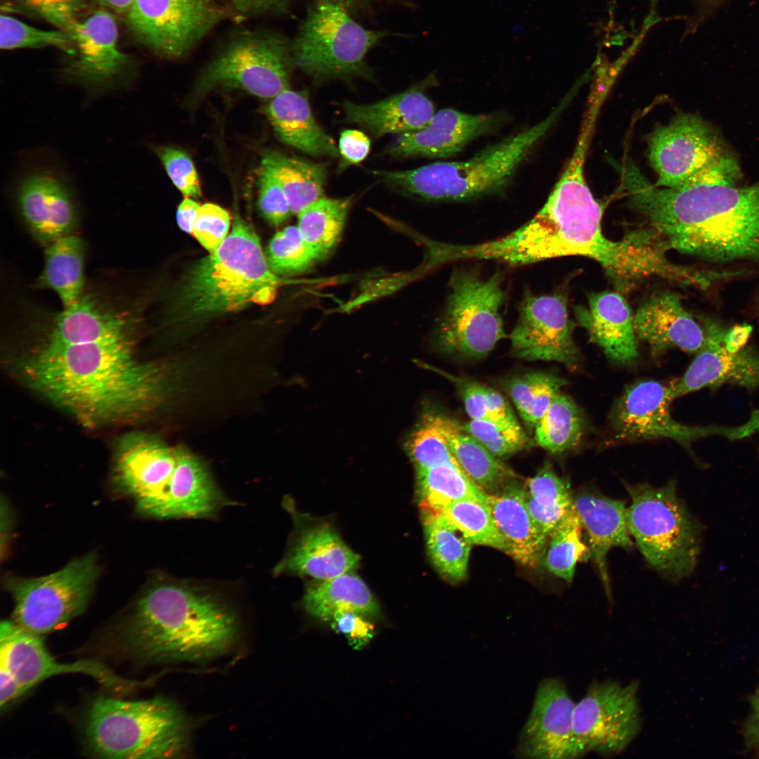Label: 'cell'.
<instances>
[{"mask_svg":"<svg viewBox=\"0 0 759 759\" xmlns=\"http://www.w3.org/2000/svg\"><path fill=\"white\" fill-rule=\"evenodd\" d=\"M358 563V555L332 527L319 525L301 534L278 569L327 580L350 572Z\"/></svg>","mask_w":759,"mask_h":759,"instance_id":"1f68e13d","label":"cell"},{"mask_svg":"<svg viewBox=\"0 0 759 759\" xmlns=\"http://www.w3.org/2000/svg\"><path fill=\"white\" fill-rule=\"evenodd\" d=\"M344 9L353 17L371 15L377 6L388 0H325Z\"/></svg>","mask_w":759,"mask_h":759,"instance_id":"91938a15","label":"cell"},{"mask_svg":"<svg viewBox=\"0 0 759 759\" xmlns=\"http://www.w3.org/2000/svg\"><path fill=\"white\" fill-rule=\"evenodd\" d=\"M738 174L729 155L677 188L652 185L632 163L622 169L630 206L670 249L719 263L759 261V181L740 187Z\"/></svg>","mask_w":759,"mask_h":759,"instance_id":"6da1fadb","label":"cell"},{"mask_svg":"<svg viewBox=\"0 0 759 759\" xmlns=\"http://www.w3.org/2000/svg\"><path fill=\"white\" fill-rule=\"evenodd\" d=\"M362 616L352 611H338L329 620H332L334 629L346 635L355 646H360L373 635V626Z\"/></svg>","mask_w":759,"mask_h":759,"instance_id":"11a10c76","label":"cell"},{"mask_svg":"<svg viewBox=\"0 0 759 759\" xmlns=\"http://www.w3.org/2000/svg\"><path fill=\"white\" fill-rule=\"evenodd\" d=\"M576 703L559 678L543 680L514 753L529 759H570L584 755L573 732Z\"/></svg>","mask_w":759,"mask_h":759,"instance_id":"ffe728a7","label":"cell"},{"mask_svg":"<svg viewBox=\"0 0 759 759\" xmlns=\"http://www.w3.org/2000/svg\"><path fill=\"white\" fill-rule=\"evenodd\" d=\"M188 734L184 713L162 697L129 701L99 696L85 717L86 744L100 758H174L186 748Z\"/></svg>","mask_w":759,"mask_h":759,"instance_id":"52a82bcc","label":"cell"},{"mask_svg":"<svg viewBox=\"0 0 759 759\" xmlns=\"http://www.w3.org/2000/svg\"><path fill=\"white\" fill-rule=\"evenodd\" d=\"M587 148L577 143L545 204L528 222L505 236L472 245L471 257L517 266L564 256L597 260L609 239L602 231L604 207L584 176Z\"/></svg>","mask_w":759,"mask_h":759,"instance_id":"277c9868","label":"cell"},{"mask_svg":"<svg viewBox=\"0 0 759 759\" xmlns=\"http://www.w3.org/2000/svg\"><path fill=\"white\" fill-rule=\"evenodd\" d=\"M155 152L168 176L186 197L199 198L201 188L199 177L190 157L184 151L172 147H160Z\"/></svg>","mask_w":759,"mask_h":759,"instance_id":"f907efd6","label":"cell"},{"mask_svg":"<svg viewBox=\"0 0 759 759\" xmlns=\"http://www.w3.org/2000/svg\"><path fill=\"white\" fill-rule=\"evenodd\" d=\"M238 633L235 613L217 595L163 580L139 597L119 641L127 655L143 661H202L226 652Z\"/></svg>","mask_w":759,"mask_h":759,"instance_id":"3957f363","label":"cell"},{"mask_svg":"<svg viewBox=\"0 0 759 759\" xmlns=\"http://www.w3.org/2000/svg\"><path fill=\"white\" fill-rule=\"evenodd\" d=\"M567 381L545 372H531L510 379L507 391L529 428H535L554 397Z\"/></svg>","mask_w":759,"mask_h":759,"instance_id":"b9f144b4","label":"cell"},{"mask_svg":"<svg viewBox=\"0 0 759 759\" xmlns=\"http://www.w3.org/2000/svg\"><path fill=\"white\" fill-rule=\"evenodd\" d=\"M649 159L655 185L677 188L694 180L728 154L719 135L701 118L682 114L649 136Z\"/></svg>","mask_w":759,"mask_h":759,"instance_id":"2e32d148","label":"cell"},{"mask_svg":"<svg viewBox=\"0 0 759 759\" xmlns=\"http://www.w3.org/2000/svg\"><path fill=\"white\" fill-rule=\"evenodd\" d=\"M427 368L441 375L457 388L467 415L471 419L493 421L517 420L502 394L478 382L459 377L441 369L424 365Z\"/></svg>","mask_w":759,"mask_h":759,"instance_id":"bcb514c9","label":"cell"},{"mask_svg":"<svg viewBox=\"0 0 759 759\" xmlns=\"http://www.w3.org/2000/svg\"><path fill=\"white\" fill-rule=\"evenodd\" d=\"M393 35L364 27L331 2L314 0L291 42L293 63L318 83L355 77L372 81L374 73L365 56L383 39Z\"/></svg>","mask_w":759,"mask_h":759,"instance_id":"9c48e42d","label":"cell"},{"mask_svg":"<svg viewBox=\"0 0 759 759\" xmlns=\"http://www.w3.org/2000/svg\"><path fill=\"white\" fill-rule=\"evenodd\" d=\"M67 32L75 56L68 73L72 80L82 84L90 97L122 86L129 59L119 48L117 25L110 12L96 11L85 20H77Z\"/></svg>","mask_w":759,"mask_h":759,"instance_id":"d6986e66","label":"cell"},{"mask_svg":"<svg viewBox=\"0 0 759 759\" xmlns=\"http://www.w3.org/2000/svg\"><path fill=\"white\" fill-rule=\"evenodd\" d=\"M582 528L574 509L552 534L543 555L546 569L567 582L572 580L576 564L591 557L582 540Z\"/></svg>","mask_w":759,"mask_h":759,"instance_id":"7bdbcfd3","label":"cell"},{"mask_svg":"<svg viewBox=\"0 0 759 759\" xmlns=\"http://www.w3.org/2000/svg\"><path fill=\"white\" fill-rule=\"evenodd\" d=\"M370 150V140L363 132L355 129L343 131L339 141L341 160L338 169L343 171L351 164L362 162Z\"/></svg>","mask_w":759,"mask_h":759,"instance_id":"9f6ffc18","label":"cell"},{"mask_svg":"<svg viewBox=\"0 0 759 759\" xmlns=\"http://www.w3.org/2000/svg\"><path fill=\"white\" fill-rule=\"evenodd\" d=\"M488 505L505 545L506 553L522 565L534 567L549 539L534 523L525 500V485L512 479L498 493H489Z\"/></svg>","mask_w":759,"mask_h":759,"instance_id":"f546056e","label":"cell"},{"mask_svg":"<svg viewBox=\"0 0 759 759\" xmlns=\"http://www.w3.org/2000/svg\"><path fill=\"white\" fill-rule=\"evenodd\" d=\"M422 512L427 554L434 567L446 580H464L472 545L440 512Z\"/></svg>","mask_w":759,"mask_h":759,"instance_id":"f35d334b","label":"cell"},{"mask_svg":"<svg viewBox=\"0 0 759 759\" xmlns=\"http://www.w3.org/2000/svg\"><path fill=\"white\" fill-rule=\"evenodd\" d=\"M281 281L270 269L256 233L237 218L220 247L191 271L182 301L192 316L208 317L270 304Z\"/></svg>","mask_w":759,"mask_h":759,"instance_id":"5b68a950","label":"cell"},{"mask_svg":"<svg viewBox=\"0 0 759 759\" xmlns=\"http://www.w3.org/2000/svg\"><path fill=\"white\" fill-rule=\"evenodd\" d=\"M625 487L631 498L628 529L647 562L670 579L688 576L697 563L701 529L679 498L675 481Z\"/></svg>","mask_w":759,"mask_h":759,"instance_id":"ba28073f","label":"cell"},{"mask_svg":"<svg viewBox=\"0 0 759 759\" xmlns=\"http://www.w3.org/2000/svg\"><path fill=\"white\" fill-rule=\"evenodd\" d=\"M303 603L309 614L325 621L338 611H352L370 617L379 614L377 602L368 586L350 572L309 586Z\"/></svg>","mask_w":759,"mask_h":759,"instance_id":"e575fe53","label":"cell"},{"mask_svg":"<svg viewBox=\"0 0 759 759\" xmlns=\"http://www.w3.org/2000/svg\"><path fill=\"white\" fill-rule=\"evenodd\" d=\"M24 692L8 669L0 664V707L4 709L24 694Z\"/></svg>","mask_w":759,"mask_h":759,"instance_id":"6f0895ef","label":"cell"},{"mask_svg":"<svg viewBox=\"0 0 759 759\" xmlns=\"http://www.w3.org/2000/svg\"><path fill=\"white\" fill-rule=\"evenodd\" d=\"M45 246L44 266L35 286L52 290L63 309L70 308L84 293L85 242L70 233Z\"/></svg>","mask_w":759,"mask_h":759,"instance_id":"d6a6232c","label":"cell"},{"mask_svg":"<svg viewBox=\"0 0 759 759\" xmlns=\"http://www.w3.org/2000/svg\"><path fill=\"white\" fill-rule=\"evenodd\" d=\"M98 573L96 557L89 553L49 575L10 580L7 589L14 602L11 620L39 636L56 630L84 611Z\"/></svg>","mask_w":759,"mask_h":759,"instance_id":"7c38bea8","label":"cell"},{"mask_svg":"<svg viewBox=\"0 0 759 759\" xmlns=\"http://www.w3.org/2000/svg\"><path fill=\"white\" fill-rule=\"evenodd\" d=\"M258 183V205L261 215L273 226L284 223L292 214L287 197L277 179L261 164Z\"/></svg>","mask_w":759,"mask_h":759,"instance_id":"f5cc1de1","label":"cell"},{"mask_svg":"<svg viewBox=\"0 0 759 759\" xmlns=\"http://www.w3.org/2000/svg\"><path fill=\"white\" fill-rule=\"evenodd\" d=\"M497 114L472 115L445 108L435 112L427 124L398 135L386 153L393 157H446L455 155L470 141L495 129Z\"/></svg>","mask_w":759,"mask_h":759,"instance_id":"d4e9b609","label":"cell"},{"mask_svg":"<svg viewBox=\"0 0 759 759\" xmlns=\"http://www.w3.org/2000/svg\"><path fill=\"white\" fill-rule=\"evenodd\" d=\"M404 450L415 470L444 463L458 464L441 431L440 413L432 410L422 414L406 439Z\"/></svg>","mask_w":759,"mask_h":759,"instance_id":"ee69618b","label":"cell"},{"mask_svg":"<svg viewBox=\"0 0 759 759\" xmlns=\"http://www.w3.org/2000/svg\"><path fill=\"white\" fill-rule=\"evenodd\" d=\"M35 13L66 32L77 20L82 0H22Z\"/></svg>","mask_w":759,"mask_h":759,"instance_id":"db71d44e","label":"cell"},{"mask_svg":"<svg viewBox=\"0 0 759 759\" xmlns=\"http://www.w3.org/2000/svg\"><path fill=\"white\" fill-rule=\"evenodd\" d=\"M751 715L745 725V737L751 745L759 744V689L751 697Z\"/></svg>","mask_w":759,"mask_h":759,"instance_id":"be15d7a7","label":"cell"},{"mask_svg":"<svg viewBox=\"0 0 759 759\" xmlns=\"http://www.w3.org/2000/svg\"><path fill=\"white\" fill-rule=\"evenodd\" d=\"M695 11L693 15L699 20L708 19L727 0H694Z\"/></svg>","mask_w":759,"mask_h":759,"instance_id":"e7e4bbea","label":"cell"},{"mask_svg":"<svg viewBox=\"0 0 759 759\" xmlns=\"http://www.w3.org/2000/svg\"><path fill=\"white\" fill-rule=\"evenodd\" d=\"M636 336L646 342L654 355L671 348L694 353L703 346L705 333L684 308L680 296L658 293L645 300L633 315Z\"/></svg>","mask_w":759,"mask_h":759,"instance_id":"484cf974","label":"cell"},{"mask_svg":"<svg viewBox=\"0 0 759 759\" xmlns=\"http://www.w3.org/2000/svg\"><path fill=\"white\" fill-rule=\"evenodd\" d=\"M275 135L283 143L314 157H339L332 138L316 122L305 91L287 89L265 108Z\"/></svg>","mask_w":759,"mask_h":759,"instance_id":"4dcf8cb0","label":"cell"},{"mask_svg":"<svg viewBox=\"0 0 759 759\" xmlns=\"http://www.w3.org/2000/svg\"><path fill=\"white\" fill-rule=\"evenodd\" d=\"M534 429L536 443L550 453L559 454L579 444L585 422L576 404L559 391Z\"/></svg>","mask_w":759,"mask_h":759,"instance_id":"60d3db41","label":"cell"},{"mask_svg":"<svg viewBox=\"0 0 759 759\" xmlns=\"http://www.w3.org/2000/svg\"><path fill=\"white\" fill-rule=\"evenodd\" d=\"M0 664L8 669L24 693L51 677L68 673L89 675L113 689H126L131 683L95 660L58 662L45 647L42 636L22 630L11 620L1 623Z\"/></svg>","mask_w":759,"mask_h":759,"instance_id":"44dd1931","label":"cell"},{"mask_svg":"<svg viewBox=\"0 0 759 759\" xmlns=\"http://www.w3.org/2000/svg\"><path fill=\"white\" fill-rule=\"evenodd\" d=\"M757 305H758L757 306V310H758V318H759V302H758V304H757Z\"/></svg>","mask_w":759,"mask_h":759,"instance_id":"003e7915","label":"cell"},{"mask_svg":"<svg viewBox=\"0 0 759 759\" xmlns=\"http://www.w3.org/2000/svg\"><path fill=\"white\" fill-rule=\"evenodd\" d=\"M15 197L28 231L44 245L72 233L77 224V207L69 185L50 170H36L25 176Z\"/></svg>","mask_w":759,"mask_h":759,"instance_id":"603a6c76","label":"cell"},{"mask_svg":"<svg viewBox=\"0 0 759 759\" xmlns=\"http://www.w3.org/2000/svg\"><path fill=\"white\" fill-rule=\"evenodd\" d=\"M440 512L472 545L492 547L506 553V545L488 504L465 500L453 502Z\"/></svg>","mask_w":759,"mask_h":759,"instance_id":"f6af8a7d","label":"cell"},{"mask_svg":"<svg viewBox=\"0 0 759 759\" xmlns=\"http://www.w3.org/2000/svg\"><path fill=\"white\" fill-rule=\"evenodd\" d=\"M422 511L440 512L446 506L471 500L488 504V493L458 464L444 463L415 470Z\"/></svg>","mask_w":759,"mask_h":759,"instance_id":"74e56055","label":"cell"},{"mask_svg":"<svg viewBox=\"0 0 759 759\" xmlns=\"http://www.w3.org/2000/svg\"><path fill=\"white\" fill-rule=\"evenodd\" d=\"M235 8L245 13H262L281 11L289 0H233Z\"/></svg>","mask_w":759,"mask_h":759,"instance_id":"680465c9","label":"cell"},{"mask_svg":"<svg viewBox=\"0 0 759 759\" xmlns=\"http://www.w3.org/2000/svg\"><path fill=\"white\" fill-rule=\"evenodd\" d=\"M564 102L539 123L460 162H439L404 171L372 173L391 190L434 201H463L503 190L518 167L546 134Z\"/></svg>","mask_w":759,"mask_h":759,"instance_id":"8992f818","label":"cell"},{"mask_svg":"<svg viewBox=\"0 0 759 759\" xmlns=\"http://www.w3.org/2000/svg\"><path fill=\"white\" fill-rule=\"evenodd\" d=\"M293 67L291 42L282 35L242 34L226 44L202 70L188 101L196 103L218 87L240 89L271 99L290 88Z\"/></svg>","mask_w":759,"mask_h":759,"instance_id":"8fae6325","label":"cell"},{"mask_svg":"<svg viewBox=\"0 0 759 759\" xmlns=\"http://www.w3.org/2000/svg\"><path fill=\"white\" fill-rule=\"evenodd\" d=\"M103 6L119 14H127L133 0H97Z\"/></svg>","mask_w":759,"mask_h":759,"instance_id":"03108f58","label":"cell"},{"mask_svg":"<svg viewBox=\"0 0 759 759\" xmlns=\"http://www.w3.org/2000/svg\"><path fill=\"white\" fill-rule=\"evenodd\" d=\"M261 164L280 183L293 214L297 215L310 204L324 197L327 180L325 164L269 150L263 152Z\"/></svg>","mask_w":759,"mask_h":759,"instance_id":"d590c367","label":"cell"},{"mask_svg":"<svg viewBox=\"0 0 759 759\" xmlns=\"http://www.w3.org/2000/svg\"><path fill=\"white\" fill-rule=\"evenodd\" d=\"M450 291L434 334L442 353L467 359L488 355L505 337L500 309L505 299L502 275L484 278L460 268L449 280Z\"/></svg>","mask_w":759,"mask_h":759,"instance_id":"30bf717a","label":"cell"},{"mask_svg":"<svg viewBox=\"0 0 759 759\" xmlns=\"http://www.w3.org/2000/svg\"><path fill=\"white\" fill-rule=\"evenodd\" d=\"M266 252L270 269L278 275L304 273L318 261L297 226H287L276 233Z\"/></svg>","mask_w":759,"mask_h":759,"instance_id":"7dc6e473","label":"cell"},{"mask_svg":"<svg viewBox=\"0 0 759 759\" xmlns=\"http://www.w3.org/2000/svg\"><path fill=\"white\" fill-rule=\"evenodd\" d=\"M525 500L534 523L548 539L575 509L569 483L559 476L548 462L528 479Z\"/></svg>","mask_w":759,"mask_h":759,"instance_id":"8d00e7d4","label":"cell"},{"mask_svg":"<svg viewBox=\"0 0 759 759\" xmlns=\"http://www.w3.org/2000/svg\"><path fill=\"white\" fill-rule=\"evenodd\" d=\"M573 504L588 537L591 557L610 595L607 553L614 547L629 549L633 545L628 529L625 503L596 489L585 488L573 495Z\"/></svg>","mask_w":759,"mask_h":759,"instance_id":"f1b7e54d","label":"cell"},{"mask_svg":"<svg viewBox=\"0 0 759 759\" xmlns=\"http://www.w3.org/2000/svg\"><path fill=\"white\" fill-rule=\"evenodd\" d=\"M460 427L499 458L515 454L532 444L517 420L471 419Z\"/></svg>","mask_w":759,"mask_h":759,"instance_id":"c3c4849f","label":"cell"},{"mask_svg":"<svg viewBox=\"0 0 759 759\" xmlns=\"http://www.w3.org/2000/svg\"><path fill=\"white\" fill-rule=\"evenodd\" d=\"M133 336L79 345L44 344L22 365L28 384L85 424L143 416L171 396L173 372L133 353Z\"/></svg>","mask_w":759,"mask_h":759,"instance_id":"7a4b0ae2","label":"cell"},{"mask_svg":"<svg viewBox=\"0 0 759 759\" xmlns=\"http://www.w3.org/2000/svg\"><path fill=\"white\" fill-rule=\"evenodd\" d=\"M702 325L703 345L682 377L670 384L673 398L724 384L759 388V355L747 346L735 353L729 351L723 342L724 327L708 318L703 319Z\"/></svg>","mask_w":759,"mask_h":759,"instance_id":"7402d4cb","label":"cell"},{"mask_svg":"<svg viewBox=\"0 0 759 759\" xmlns=\"http://www.w3.org/2000/svg\"><path fill=\"white\" fill-rule=\"evenodd\" d=\"M443 434L457 462L476 484L491 493H498L513 479L514 472L480 442L463 431L460 424L440 413Z\"/></svg>","mask_w":759,"mask_h":759,"instance_id":"836d02e7","label":"cell"},{"mask_svg":"<svg viewBox=\"0 0 759 759\" xmlns=\"http://www.w3.org/2000/svg\"><path fill=\"white\" fill-rule=\"evenodd\" d=\"M588 306H574L578 323L612 361L630 365L638 357L631 309L618 292L591 293Z\"/></svg>","mask_w":759,"mask_h":759,"instance_id":"83f0119b","label":"cell"},{"mask_svg":"<svg viewBox=\"0 0 759 759\" xmlns=\"http://www.w3.org/2000/svg\"><path fill=\"white\" fill-rule=\"evenodd\" d=\"M566 299L560 294L526 292L519 306V318L510 335L514 356L526 361H556L574 368L579 351Z\"/></svg>","mask_w":759,"mask_h":759,"instance_id":"e0dca14e","label":"cell"},{"mask_svg":"<svg viewBox=\"0 0 759 759\" xmlns=\"http://www.w3.org/2000/svg\"><path fill=\"white\" fill-rule=\"evenodd\" d=\"M200 205L190 197H185L179 204L176 212V221L179 228L186 233L193 234V226Z\"/></svg>","mask_w":759,"mask_h":759,"instance_id":"94428289","label":"cell"},{"mask_svg":"<svg viewBox=\"0 0 759 759\" xmlns=\"http://www.w3.org/2000/svg\"><path fill=\"white\" fill-rule=\"evenodd\" d=\"M176 447L145 434L120 443L115 461L118 485L136 498L143 514L161 518L174 483Z\"/></svg>","mask_w":759,"mask_h":759,"instance_id":"ac0fdd59","label":"cell"},{"mask_svg":"<svg viewBox=\"0 0 759 759\" xmlns=\"http://www.w3.org/2000/svg\"><path fill=\"white\" fill-rule=\"evenodd\" d=\"M351 205L349 197H323L297 214V226L318 261L328 257L337 246Z\"/></svg>","mask_w":759,"mask_h":759,"instance_id":"ab89813d","label":"cell"},{"mask_svg":"<svg viewBox=\"0 0 759 759\" xmlns=\"http://www.w3.org/2000/svg\"><path fill=\"white\" fill-rule=\"evenodd\" d=\"M434 80V74H431L406 90L370 104L344 101L342 103L344 119L375 137L419 130L435 113L434 104L425 93Z\"/></svg>","mask_w":759,"mask_h":759,"instance_id":"4316f807","label":"cell"},{"mask_svg":"<svg viewBox=\"0 0 759 759\" xmlns=\"http://www.w3.org/2000/svg\"><path fill=\"white\" fill-rule=\"evenodd\" d=\"M638 684L606 680L592 684L576 703L573 727L583 754L609 756L623 751L642 726Z\"/></svg>","mask_w":759,"mask_h":759,"instance_id":"5bb4252c","label":"cell"},{"mask_svg":"<svg viewBox=\"0 0 759 759\" xmlns=\"http://www.w3.org/2000/svg\"><path fill=\"white\" fill-rule=\"evenodd\" d=\"M673 400L670 385L654 380L627 387L615 404L611 423L616 436L624 440L673 439L686 448L700 439L721 436L730 440L748 437L759 431V409L737 427L688 426L675 420L670 412Z\"/></svg>","mask_w":759,"mask_h":759,"instance_id":"4fadbf2b","label":"cell"},{"mask_svg":"<svg viewBox=\"0 0 759 759\" xmlns=\"http://www.w3.org/2000/svg\"><path fill=\"white\" fill-rule=\"evenodd\" d=\"M53 46L74 54L70 34L63 30H45L7 15L0 16V47L4 50Z\"/></svg>","mask_w":759,"mask_h":759,"instance_id":"681fc988","label":"cell"},{"mask_svg":"<svg viewBox=\"0 0 759 759\" xmlns=\"http://www.w3.org/2000/svg\"><path fill=\"white\" fill-rule=\"evenodd\" d=\"M138 315L134 309L84 292L76 304L53 314L45 344L79 345L129 337Z\"/></svg>","mask_w":759,"mask_h":759,"instance_id":"cb8c5ba5","label":"cell"},{"mask_svg":"<svg viewBox=\"0 0 759 759\" xmlns=\"http://www.w3.org/2000/svg\"><path fill=\"white\" fill-rule=\"evenodd\" d=\"M751 330V327L747 325H736L726 330L723 338L725 347L733 353L742 349L746 346Z\"/></svg>","mask_w":759,"mask_h":759,"instance_id":"6125c7cd","label":"cell"},{"mask_svg":"<svg viewBox=\"0 0 759 759\" xmlns=\"http://www.w3.org/2000/svg\"><path fill=\"white\" fill-rule=\"evenodd\" d=\"M231 216L227 210L213 204L205 203L197 209L193 235L210 253L214 252L227 238Z\"/></svg>","mask_w":759,"mask_h":759,"instance_id":"816d5d0a","label":"cell"},{"mask_svg":"<svg viewBox=\"0 0 759 759\" xmlns=\"http://www.w3.org/2000/svg\"><path fill=\"white\" fill-rule=\"evenodd\" d=\"M136 37L158 55L185 56L224 17L214 0H133L126 14Z\"/></svg>","mask_w":759,"mask_h":759,"instance_id":"9a60e30c","label":"cell"}]
</instances>
